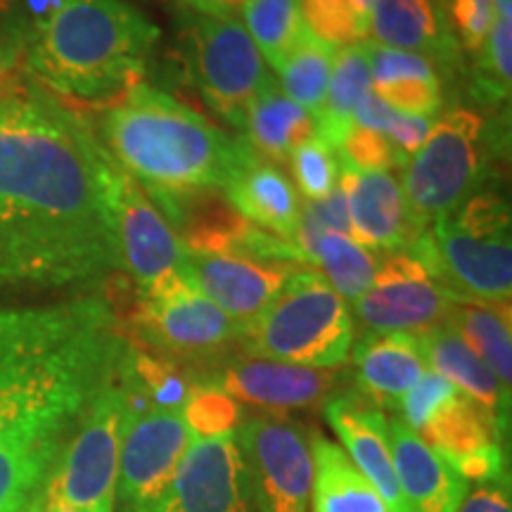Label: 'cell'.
Listing matches in <instances>:
<instances>
[{
	"mask_svg": "<svg viewBox=\"0 0 512 512\" xmlns=\"http://www.w3.org/2000/svg\"><path fill=\"white\" fill-rule=\"evenodd\" d=\"M351 5H354V8L361 12V15H370V10H373V5H375V0H349Z\"/></svg>",
	"mask_w": 512,
	"mask_h": 512,
	"instance_id": "cell-51",
	"label": "cell"
},
{
	"mask_svg": "<svg viewBox=\"0 0 512 512\" xmlns=\"http://www.w3.org/2000/svg\"><path fill=\"white\" fill-rule=\"evenodd\" d=\"M117 164L79 114L41 93L0 102V287H69L121 268Z\"/></svg>",
	"mask_w": 512,
	"mask_h": 512,
	"instance_id": "cell-1",
	"label": "cell"
},
{
	"mask_svg": "<svg viewBox=\"0 0 512 512\" xmlns=\"http://www.w3.org/2000/svg\"><path fill=\"white\" fill-rule=\"evenodd\" d=\"M242 17V27L271 69H278L306 34L302 0H247L242 5Z\"/></svg>",
	"mask_w": 512,
	"mask_h": 512,
	"instance_id": "cell-32",
	"label": "cell"
},
{
	"mask_svg": "<svg viewBox=\"0 0 512 512\" xmlns=\"http://www.w3.org/2000/svg\"><path fill=\"white\" fill-rule=\"evenodd\" d=\"M304 27L328 48H344L368 36V17L349 0H302Z\"/></svg>",
	"mask_w": 512,
	"mask_h": 512,
	"instance_id": "cell-35",
	"label": "cell"
},
{
	"mask_svg": "<svg viewBox=\"0 0 512 512\" xmlns=\"http://www.w3.org/2000/svg\"><path fill=\"white\" fill-rule=\"evenodd\" d=\"M313 264L320 268L318 273L328 280L339 297L354 302L373 285L377 256L347 235L323 233Z\"/></svg>",
	"mask_w": 512,
	"mask_h": 512,
	"instance_id": "cell-34",
	"label": "cell"
},
{
	"mask_svg": "<svg viewBox=\"0 0 512 512\" xmlns=\"http://www.w3.org/2000/svg\"><path fill=\"white\" fill-rule=\"evenodd\" d=\"M192 434L183 411L128 413L119 446L117 503L121 512H140L169 486Z\"/></svg>",
	"mask_w": 512,
	"mask_h": 512,
	"instance_id": "cell-13",
	"label": "cell"
},
{
	"mask_svg": "<svg viewBox=\"0 0 512 512\" xmlns=\"http://www.w3.org/2000/svg\"><path fill=\"white\" fill-rule=\"evenodd\" d=\"M112 209L121 268L131 275L140 294L188 271V252L174 228L145 190L119 166L112 178Z\"/></svg>",
	"mask_w": 512,
	"mask_h": 512,
	"instance_id": "cell-15",
	"label": "cell"
},
{
	"mask_svg": "<svg viewBox=\"0 0 512 512\" xmlns=\"http://www.w3.org/2000/svg\"><path fill=\"white\" fill-rule=\"evenodd\" d=\"M299 211H302L306 219L316 223L323 233H337L351 238L347 197H344V190L339 183L328 197H323V200H306Z\"/></svg>",
	"mask_w": 512,
	"mask_h": 512,
	"instance_id": "cell-42",
	"label": "cell"
},
{
	"mask_svg": "<svg viewBox=\"0 0 512 512\" xmlns=\"http://www.w3.org/2000/svg\"><path fill=\"white\" fill-rule=\"evenodd\" d=\"M159 27L126 0H64L27 43V67L62 98L102 100L143 83Z\"/></svg>",
	"mask_w": 512,
	"mask_h": 512,
	"instance_id": "cell-4",
	"label": "cell"
},
{
	"mask_svg": "<svg viewBox=\"0 0 512 512\" xmlns=\"http://www.w3.org/2000/svg\"><path fill=\"white\" fill-rule=\"evenodd\" d=\"M183 8L202 12V15H221L233 17L235 12L242 10L247 0H181Z\"/></svg>",
	"mask_w": 512,
	"mask_h": 512,
	"instance_id": "cell-46",
	"label": "cell"
},
{
	"mask_svg": "<svg viewBox=\"0 0 512 512\" xmlns=\"http://www.w3.org/2000/svg\"><path fill=\"white\" fill-rule=\"evenodd\" d=\"M482 358L491 373L510 392L512 382V337H510V304L475 302V299H453L446 318Z\"/></svg>",
	"mask_w": 512,
	"mask_h": 512,
	"instance_id": "cell-31",
	"label": "cell"
},
{
	"mask_svg": "<svg viewBox=\"0 0 512 512\" xmlns=\"http://www.w3.org/2000/svg\"><path fill=\"white\" fill-rule=\"evenodd\" d=\"M373 46V93L396 112L430 119L441 107V79L430 57Z\"/></svg>",
	"mask_w": 512,
	"mask_h": 512,
	"instance_id": "cell-26",
	"label": "cell"
},
{
	"mask_svg": "<svg viewBox=\"0 0 512 512\" xmlns=\"http://www.w3.org/2000/svg\"><path fill=\"white\" fill-rule=\"evenodd\" d=\"M155 3H169V0H155Z\"/></svg>",
	"mask_w": 512,
	"mask_h": 512,
	"instance_id": "cell-52",
	"label": "cell"
},
{
	"mask_svg": "<svg viewBox=\"0 0 512 512\" xmlns=\"http://www.w3.org/2000/svg\"><path fill=\"white\" fill-rule=\"evenodd\" d=\"M15 10H17V0H0V17L3 19L15 17Z\"/></svg>",
	"mask_w": 512,
	"mask_h": 512,
	"instance_id": "cell-49",
	"label": "cell"
},
{
	"mask_svg": "<svg viewBox=\"0 0 512 512\" xmlns=\"http://www.w3.org/2000/svg\"><path fill=\"white\" fill-rule=\"evenodd\" d=\"M313 456L311 512H389L380 491L358 472L344 448L309 432Z\"/></svg>",
	"mask_w": 512,
	"mask_h": 512,
	"instance_id": "cell-27",
	"label": "cell"
},
{
	"mask_svg": "<svg viewBox=\"0 0 512 512\" xmlns=\"http://www.w3.org/2000/svg\"><path fill=\"white\" fill-rule=\"evenodd\" d=\"M339 185L347 197L354 242L377 252H403L418 238L401 183L389 171H358L339 162Z\"/></svg>",
	"mask_w": 512,
	"mask_h": 512,
	"instance_id": "cell-18",
	"label": "cell"
},
{
	"mask_svg": "<svg viewBox=\"0 0 512 512\" xmlns=\"http://www.w3.org/2000/svg\"><path fill=\"white\" fill-rule=\"evenodd\" d=\"M126 344L98 297L0 309V444L72 430Z\"/></svg>",
	"mask_w": 512,
	"mask_h": 512,
	"instance_id": "cell-2",
	"label": "cell"
},
{
	"mask_svg": "<svg viewBox=\"0 0 512 512\" xmlns=\"http://www.w3.org/2000/svg\"><path fill=\"white\" fill-rule=\"evenodd\" d=\"M484 128L479 112L448 110L403 171V200L418 233L456 209L475 188L484 164Z\"/></svg>",
	"mask_w": 512,
	"mask_h": 512,
	"instance_id": "cell-7",
	"label": "cell"
},
{
	"mask_svg": "<svg viewBox=\"0 0 512 512\" xmlns=\"http://www.w3.org/2000/svg\"><path fill=\"white\" fill-rule=\"evenodd\" d=\"M242 131L256 155L271 162H283L299 145L318 136L316 114L287 98L275 79L249 105Z\"/></svg>",
	"mask_w": 512,
	"mask_h": 512,
	"instance_id": "cell-28",
	"label": "cell"
},
{
	"mask_svg": "<svg viewBox=\"0 0 512 512\" xmlns=\"http://www.w3.org/2000/svg\"><path fill=\"white\" fill-rule=\"evenodd\" d=\"M389 432L403 510L456 512L470 489L456 467L401 420L389 422Z\"/></svg>",
	"mask_w": 512,
	"mask_h": 512,
	"instance_id": "cell-20",
	"label": "cell"
},
{
	"mask_svg": "<svg viewBox=\"0 0 512 512\" xmlns=\"http://www.w3.org/2000/svg\"><path fill=\"white\" fill-rule=\"evenodd\" d=\"M183 420L192 437L214 439L235 434L242 422L240 401L211 384L192 382L190 396L183 406Z\"/></svg>",
	"mask_w": 512,
	"mask_h": 512,
	"instance_id": "cell-36",
	"label": "cell"
},
{
	"mask_svg": "<svg viewBox=\"0 0 512 512\" xmlns=\"http://www.w3.org/2000/svg\"><path fill=\"white\" fill-rule=\"evenodd\" d=\"M339 162L354 166L358 171H387L392 166H406L399 152L392 143L373 128H363L351 124L342 145L337 147Z\"/></svg>",
	"mask_w": 512,
	"mask_h": 512,
	"instance_id": "cell-40",
	"label": "cell"
},
{
	"mask_svg": "<svg viewBox=\"0 0 512 512\" xmlns=\"http://www.w3.org/2000/svg\"><path fill=\"white\" fill-rule=\"evenodd\" d=\"M498 17H512V0H494Z\"/></svg>",
	"mask_w": 512,
	"mask_h": 512,
	"instance_id": "cell-50",
	"label": "cell"
},
{
	"mask_svg": "<svg viewBox=\"0 0 512 512\" xmlns=\"http://www.w3.org/2000/svg\"><path fill=\"white\" fill-rule=\"evenodd\" d=\"M100 133L112 162L143 183L157 207L192 192L226 188L249 152L245 138H228L202 114L145 83L119 95L102 117Z\"/></svg>",
	"mask_w": 512,
	"mask_h": 512,
	"instance_id": "cell-3",
	"label": "cell"
},
{
	"mask_svg": "<svg viewBox=\"0 0 512 512\" xmlns=\"http://www.w3.org/2000/svg\"><path fill=\"white\" fill-rule=\"evenodd\" d=\"M453 299L425 261L403 249L377 259L373 285L354 299V309L370 335L406 332L420 337L446 323Z\"/></svg>",
	"mask_w": 512,
	"mask_h": 512,
	"instance_id": "cell-12",
	"label": "cell"
},
{
	"mask_svg": "<svg viewBox=\"0 0 512 512\" xmlns=\"http://www.w3.org/2000/svg\"><path fill=\"white\" fill-rule=\"evenodd\" d=\"M69 432L0 444V512L46 510L50 482Z\"/></svg>",
	"mask_w": 512,
	"mask_h": 512,
	"instance_id": "cell-25",
	"label": "cell"
},
{
	"mask_svg": "<svg viewBox=\"0 0 512 512\" xmlns=\"http://www.w3.org/2000/svg\"><path fill=\"white\" fill-rule=\"evenodd\" d=\"M368 34L375 46L430 55L441 62L458 55L437 0H375L368 15Z\"/></svg>",
	"mask_w": 512,
	"mask_h": 512,
	"instance_id": "cell-24",
	"label": "cell"
},
{
	"mask_svg": "<svg viewBox=\"0 0 512 512\" xmlns=\"http://www.w3.org/2000/svg\"><path fill=\"white\" fill-rule=\"evenodd\" d=\"M512 79V17H496L477 60L475 88L484 100L503 102L510 98Z\"/></svg>",
	"mask_w": 512,
	"mask_h": 512,
	"instance_id": "cell-37",
	"label": "cell"
},
{
	"mask_svg": "<svg viewBox=\"0 0 512 512\" xmlns=\"http://www.w3.org/2000/svg\"><path fill=\"white\" fill-rule=\"evenodd\" d=\"M133 325L145 344L174 361L216 356L240 342L242 335V325L204 297L200 287L192 283L190 271L140 294Z\"/></svg>",
	"mask_w": 512,
	"mask_h": 512,
	"instance_id": "cell-10",
	"label": "cell"
},
{
	"mask_svg": "<svg viewBox=\"0 0 512 512\" xmlns=\"http://www.w3.org/2000/svg\"><path fill=\"white\" fill-rule=\"evenodd\" d=\"M290 169L297 188L306 200H323L339 183V155L320 136H313L297 147L290 157Z\"/></svg>",
	"mask_w": 512,
	"mask_h": 512,
	"instance_id": "cell-38",
	"label": "cell"
},
{
	"mask_svg": "<svg viewBox=\"0 0 512 512\" xmlns=\"http://www.w3.org/2000/svg\"><path fill=\"white\" fill-rule=\"evenodd\" d=\"M422 354L432 373L446 377L458 392L484 408L501 432H508L510 422V392L498 382L491 368L472 351L453 325H439L420 335Z\"/></svg>",
	"mask_w": 512,
	"mask_h": 512,
	"instance_id": "cell-23",
	"label": "cell"
},
{
	"mask_svg": "<svg viewBox=\"0 0 512 512\" xmlns=\"http://www.w3.org/2000/svg\"><path fill=\"white\" fill-rule=\"evenodd\" d=\"M437 278L456 299L510 304V207L494 192H477L432 223Z\"/></svg>",
	"mask_w": 512,
	"mask_h": 512,
	"instance_id": "cell-6",
	"label": "cell"
},
{
	"mask_svg": "<svg viewBox=\"0 0 512 512\" xmlns=\"http://www.w3.org/2000/svg\"><path fill=\"white\" fill-rule=\"evenodd\" d=\"M124 418L126 396L114 373L64 441L48 498L79 512H114Z\"/></svg>",
	"mask_w": 512,
	"mask_h": 512,
	"instance_id": "cell-9",
	"label": "cell"
},
{
	"mask_svg": "<svg viewBox=\"0 0 512 512\" xmlns=\"http://www.w3.org/2000/svg\"><path fill=\"white\" fill-rule=\"evenodd\" d=\"M188 271L204 297L245 328L273 302L299 264L252 254L188 252Z\"/></svg>",
	"mask_w": 512,
	"mask_h": 512,
	"instance_id": "cell-17",
	"label": "cell"
},
{
	"mask_svg": "<svg viewBox=\"0 0 512 512\" xmlns=\"http://www.w3.org/2000/svg\"><path fill=\"white\" fill-rule=\"evenodd\" d=\"M62 3L64 0H17L15 17L19 27V38L29 43L36 34H41L43 27L53 19Z\"/></svg>",
	"mask_w": 512,
	"mask_h": 512,
	"instance_id": "cell-45",
	"label": "cell"
},
{
	"mask_svg": "<svg viewBox=\"0 0 512 512\" xmlns=\"http://www.w3.org/2000/svg\"><path fill=\"white\" fill-rule=\"evenodd\" d=\"M15 64H12V57L8 53V48L0 46V100L10 98L22 88H15Z\"/></svg>",
	"mask_w": 512,
	"mask_h": 512,
	"instance_id": "cell-47",
	"label": "cell"
},
{
	"mask_svg": "<svg viewBox=\"0 0 512 512\" xmlns=\"http://www.w3.org/2000/svg\"><path fill=\"white\" fill-rule=\"evenodd\" d=\"M432 131V121L425 119V117H411V114H403V112H396L392 114V119H389V124L384 126L382 136L392 143V147L399 155L406 159H411L415 152L420 150L422 143H425V138L430 136Z\"/></svg>",
	"mask_w": 512,
	"mask_h": 512,
	"instance_id": "cell-43",
	"label": "cell"
},
{
	"mask_svg": "<svg viewBox=\"0 0 512 512\" xmlns=\"http://www.w3.org/2000/svg\"><path fill=\"white\" fill-rule=\"evenodd\" d=\"M418 437L437 448L448 463L456 465L486 448L501 446L503 432L479 403L458 392L427 420Z\"/></svg>",
	"mask_w": 512,
	"mask_h": 512,
	"instance_id": "cell-30",
	"label": "cell"
},
{
	"mask_svg": "<svg viewBox=\"0 0 512 512\" xmlns=\"http://www.w3.org/2000/svg\"><path fill=\"white\" fill-rule=\"evenodd\" d=\"M458 50L479 55L496 24L494 0H437Z\"/></svg>",
	"mask_w": 512,
	"mask_h": 512,
	"instance_id": "cell-39",
	"label": "cell"
},
{
	"mask_svg": "<svg viewBox=\"0 0 512 512\" xmlns=\"http://www.w3.org/2000/svg\"><path fill=\"white\" fill-rule=\"evenodd\" d=\"M332 57H335V50L323 46L306 31L283 64L275 69L280 74V91L304 110L318 114L328 95Z\"/></svg>",
	"mask_w": 512,
	"mask_h": 512,
	"instance_id": "cell-33",
	"label": "cell"
},
{
	"mask_svg": "<svg viewBox=\"0 0 512 512\" xmlns=\"http://www.w3.org/2000/svg\"><path fill=\"white\" fill-rule=\"evenodd\" d=\"M456 512H512L510 477L472 484Z\"/></svg>",
	"mask_w": 512,
	"mask_h": 512,
	"instance_id": "cell-44",
	"label": "cell"
},
{
	"mask_svg": "<svg viewBox=\"0 0 512 512\" xmlns=\"http://www.w3.org/2000/svg\"><path fill=\"white\" fill-rule=\"evenodd\" d=\"M140 512H254L235 434L192 437L169 486Z\"/></svg>",
	"mask_w": 512,
	"mask_h": 512,
	"instance_id": "cell-14",
	"label": "cell"
},
{
	"mask_svg": "<svg viewBox=\"0 0 512 512\" xmlns=\"http://www.w3.org/2000/svg\"><path fill=\"white\" fill-rule=\"evenodd\" d=\"M356 384L368 401L380 408H396L420 377L427 373L420 337L406 332L366 335L354 349Z\"/></svg>",
	"mask_w": 512,
	"mask_h": 512,
	"instance_id": "cell-22",
	"label": "cell"
},
{
	"mask_svg": "<svg viewBox=\"0 0 512 512\" xmlns=\"http://www.w3.org/2000/svg\"><path fill=\"white\" fill-rule=\"evenodd\" d=\"M373 88V46L351 43L337 48L323 107L316 114L318 136L337 150L347 136L356 107Z\"/></svg>",
	"mask_w": 512,
	"mask_h": 512,
	"instance_id": "cell-29",
	"label": "cell"
},
{
	"mask_svg": "<svg viewBox=\"0 0 512 512\" xmlns=\"http://www.w3.org/2000/svg\"><path fill=\"white\" fill-rule=\"evenodd\" d=\"M188 67L207 105L233 128H245L249 105L273 81L264 57L235 17L183 10Z\"/></svg>",
	"mask_w": 512,
	"mask_h": 512,
	"instance_id": "cell-8",
	"label": "cell"
},
{
	"mask_svg": "<svg viewBox=\"0 0 512 512\" xmlns=\"http://www.w3.org/2000/svg\"><path fill=\"white\" fill-rule=\"evenodd\" d=\"M325 420L351 463L380 491L389 512H406L396 482L392 432L382 408L363 394H337L325 401Z\"/></svg>",
	"mask_w": 512,
	"mask_h": 512,
	"instance_id": "cell-19",
	"label": "cell"
},
{
	"mask_svg": "<svg viewBox=\"0 0 512 512\" xmlns=\"http://www.w3.org/2000/svg\"><path fill=\"white\" fill-rule=\"evenodd\" d=\"M240 347L247 356L302 368L335 370L354 349V320L332 285L318 271H302L242 328Z\"/></svg>",
	"mask_w": 512,
	"mask_h": 512,
	"instance_id": "cell-5",
	"label": "cell"
},
{
	"mask_svg": "<svg viewBox=\"0 0 512 512\" xmlns=\"http://www.w3.org/2000/svg\"><path fill=\"white\" fill-rule=\"evenodd\" d=\"M339 380L342 375L337 370L290 366L247 354L230 356L221 366L192 377V382L211 384L235 401L264 408L271 415L325 406L335 396Z\"/></svg>",
	"mask_w": 512,
	"mask_h": 512,
	"instance_id": "cell-16",
	"label": "cell"
},
{
	"mask_svg": "<svg viewBox=\"0 0 512 512\" xmlns=\"http://www.w3.org/2000/svg\"><path fill=\"white\" fill-rule=\"evenodd\" d=\"M456 394L458 389L453 387L446 377L427 370V373L420 377V382L415 384L411 392L399 401V406H396L401 411L399 420L408 427V430L420 434L422 427L427 425V420H430L432 415L437 413L444 403L451 401Z\"/></svg>",
	"mask_w": 512,
	"mask_h": 512,
	"instance_id": "cell-41",
	"label": "cell"
},
{
	"mask_svg": "<svg viewBox=\"0 0 512 512\" xmlns=\"http://www.w3.org/2000/svg\"><path fill=\"white\" fill-rule=\"evenodd\" d=\"M0 102H3V100H0Z\"/></svg>",
	"mask_w": 512,
	"mask_h": 512,
	"instance_id": "cell-53",
	"label": "cell"
},
{
	"mask_svg": "<svg viewBox=\"0 0 512 512\" xmlns=\"http://www.w3.org/2000/svg\"><path fill=\"white\" fill-rule=\"evenodd\" d=\"M235 441L245 460L254 512H311L313 456L309 434L283 415L240 422Z\"/></svg>",
	"mask_w": 512,
	"mask_h": 512,
	"instance_id": "cell-11",
	"label": "cell"
},
{
	"mask_svg": "<svg viewBox=\"0 0 512 512\" xmlns=\"http://www.w3.org/2000/svg\"><path fill=\"white\" fill-rule=\"evenodd\" d=\"M226 197L235 209L256 228L294 245L299 221L297 190L278 166L261 159L249 147L245 159L235 166L226 183Z\"/></svg>",
	"mask_w": 512,
	"mask_h": 512,
	"instance_id": "cell-21",
	"label": "cell"
},
{
	"mask_svg": "<svg viewBox=\"0 0 512 512\" xmlns=\"http://www.w3.org/2000/svg\"><path fill=\"white\" fill-rule=\"evenodd\" d=\"M43 512H79V510H74L72 505H67V503L57 501V498H48L46 510H43Z\"/></svg>",
	"mask_w": 512,
	"mask_h": 512,
	"instance_id": "cell-48",
	"label": "cell"
}]
</instances>
